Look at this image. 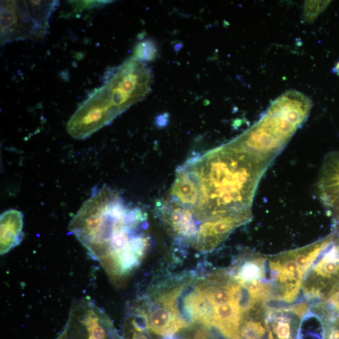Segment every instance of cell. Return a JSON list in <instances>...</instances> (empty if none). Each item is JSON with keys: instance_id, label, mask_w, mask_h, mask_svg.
<instances>
[{"instance_id": "6da1fadb", "label": "cell", "mask_w": 339, "mask_h": 339, "mask_svg": "<svg viewBox=\"0 0 339 339\" xmlns=\"http://www.w3.org/2000/svg\"><path fill=\"white\" fill-rule=\"evenodd\" d=\"M275 159L240 138L189 160L178 170L171 194L197 231L209 222L250 219L257 185Z\"/></svg>"}, {"instance_id": "7a4b0ae2", "label": "cell", "mask_w": 339, "mask_h": 339, "mask_svg": "<svg viewBox=\"0 0 339 339\" xmlns=\"http://www.w3.org/2000/svg\"><path fill=\"white\" fill-rule=\"evenodd\" d=\"M146 215L119 194L96 189L71 220L70 232L114 283H122L140 266L148 251Z\"/></svg>"}, {"instance_id": "3957f363", "label": "cell", "mask_w": 339, "mask_h": 339, "mask_svg": "<svg viewBox=\"0 0 339 339\" xmlns=\"http://www.w3.org/2000/svg\"><path fill=\"white\" fill-rule=\"evenodd\" d=\"M57 1H1V43L43 38Z\"/></svg>"}, {"instance_id": "277c9868", "label": "cell", "mask_w": 339, "mask_h": 339, "mask_svg": "<svg viewBox=\"0 0 339 339\" xmlns=\"http://www.w3.org/2000/svg\"><path fill=\"white\" fill-rule=\"evenodd\" d=\"M23 215L18 210L10 209L3 213L0 218L1 254L9 253L19 245L23 237Z\"/></svg>"}, {"instance_id": "5b68a950", "label": "cell", "mask_w": 339, "mask_h": 339, "mask_svg": "<svg viewBox=\"0 0 339 339\" xmlns=\"http://www.w3.org/2000/svg\"><path fill=\"white\" fill-rule=\"evenodd\" d=\"M240 307L233 302L214 307L212 325L231 339L240 338L239 328L242 316Z\"/></svg>"}, {"instance_id": "8992f818", "label": "cell", "mask_w": 339, "mask_h": 339, "mask_svg": "<svg viewBox=\"0 0 339 339\" xmlns=\"http://www.w3.org/2000/svg\"><path fill=\"white\" fill-rule=\"evenodd\" d=\"M263 274L261 266L256 261L246 262L241 267L238 275L236 277L238 282H249L254 280H259Z\"/></svg>"}, {"instance_id": "52a82bcc", "label": "cell", "mask_w": 339, "mask_h": 339, "mask_svg": "<svg viewBox=\"0 0 339 339\" xmlns=\"http://www.w3.org/2000/svg\"><path fill=\"white\" fill-rule=\"evenodd\" d=\"M265 329L258 322H249L242 328L241 335L246 339H256L261 337Z\"/></svg>"}, {"instance_id": "ba28073f", "label": "cell", "mask_w": 339, "mask_h": 339, "mask_svg": "<svg viewBox=\"0 0 339 339\" xmlns=\"http://www.w3.org/2000/svg\"><path fill=\"white\" fill-rule=\"evenodd\" d=\"M156 54L154 45L149 42H143L137 45L135 50V59L138 60H151L154 59Z\"/></svg>"}, {"instance_id": "9c48e42d", "label": "cell", "mask_w": 339, "mask_h": 339, "mask_svg": "<svg viewBox=\"0 0 339 339\" xmlns=\"http://www.w3.org/2000/svg\"><path fill=\"white\" fill-rule=\"evenodd\" d=\"M276 335L279 339L290 338V326L286 320H281L274 327Z\"/></svg>"}, {"instance_id": "30bf717a", "label": "cell", "mask_w": 339, "mask_h": 339, "mask_svg": "<svg viewBox=\"0 0 339 339\" xmlns=\"http://www.w3.org/2000/svg\"><path fill=\"white\" fill-rule=\"evenodd\" d=\"M71 4L73 5V8H74L76 12H82L83 10L89 9V8L98 7L103 5L105 4H107L108 2L103 1H73L70 2Z\"/></svg>"}, {"instance_id": "8fae6325", "label": "cell", "mask_w": 339, "mask_h": 339, "mask_svg": "<svg viewBox=\"0 0 339 339\" xmlns=\"http://www.w3.org/2000/svg\"><path fill=\"white\" fill-rule=\"evenodd\" d=\"M330 302L333 306L339 311V288L333 291L332 295L330 296Z\"/></svg>"}, {"instance_id": "7c38bea8", "label": "cell", "mask_w": 339, "mask_h": 339, "mask_svg": "<svg viewBox=\"0 0 339 339\" xmlns=\"http://www.w3.org/2000/svg\"><path fill=\"white\" fill-rule=\"evenodd\" d=\"M328 339H339V326L333 327L328 335Z\"/></svg>"}, {"instance_id": "4fadbf2b", "label": "cell", "mask_w": 339, "mask_h": 339, "mask_svg": "<svg viewBox=\"0 0 339 339\" xmlns=\"http://www.w3.org/2000/svg\"><path fill=\"white\" fill-rule=\"evenodd\" d=\"M194 339H207L206 331L202 329L198 330L194 334Z\"/></svg>"}, {"instance_id": "5bb4252c", "label": "cell", "mask_w": 339, "mask_h": 339, "mask_svg": "<svg viewBox=\"0 0 339 339\" xmlns=\"http://www.w3.org/2000/svg\"><path fill=\"white\" fill-rule=\"evenodd\" d=\"M65 336H66V335H65V332H64L62 335H61V337H60L58 339H65Z\"/></svg>"}]
</instances>
